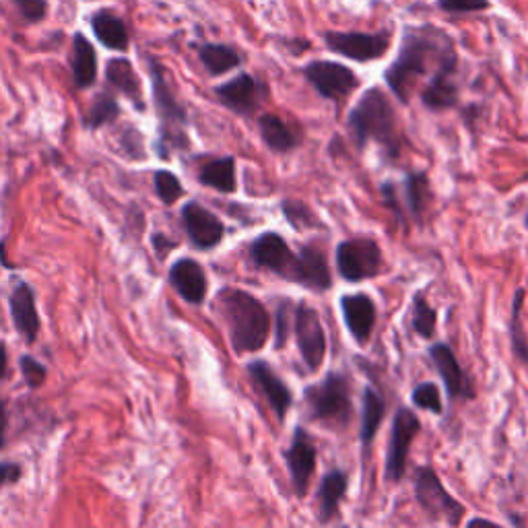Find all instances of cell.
I'll return each instance as SVG.
<instances>
[{
  "label": "cell",
  "mask_w": 528,
  "mask_h": 528,
  "mask_svg": "<svg viewBox=\"0 0 528 528\" xmlns=\"http://www.w3.org/2000/svg\"><path fill=\"white\" fill-rule=\"evenodd\" d=\"M419 432H421V419L409 407L396 409L390 425V438L386 450V465H384L386 481L401 483L405 479L409 452Z\"/></svg>",
  "instance_id": "9c48e42d"
},
{
  "label": "cell",
  "mask_w": 528,
  "mask_h": 528,
  "mask_svg": "<svg viewBox=\"0 0 528 528\" xmlns=\"http://www.w3.org/2000/svg\"><path fill=\"white\" fill-rule=\"evenodd\" d=\"M403 211L407 209L409 217L417 223H423L429 203H432V188H429V178L425 172H411L403 180V188L399 192Z\"/></svg>",
  "instance_id": "d4e9b609"
},
{
  "label": "cell",
  "mask_w": 528,
  "mask_h": 528,
  "mask_svg": "<svg viewBox=\"0 0 528 528\" xmlns=\"http://www.w3.org/2000/svg\"><path fill=\"white\" fill-rule=\"evenodd\" d=\"M458 54H450L440 62L432 79L421 91V104L429 112H446L458 104Z\"/></svg>",
  "instance_id": "5bb4252c"
},
{
  "label": "cell",
  "mask_w": 528,
  "mask_h": 528,
  "mask_svg": "<svg viewBox=\"0 0 528 528\" xmlns=\"http://www.w3.org/2000/svg\"><path fill=\"white\" fill-rule=\"evenodd\" d=\"M180 215L188 240L196 250H213L215 246L221 244L225 236V225L215 213H211L203 205L190 201L182 207Z\"/></svg>",
  "instance_id": "e0dca14e"
},
{
  "label": "cell",
  "mask_w": 528,
  "mask_h": 528,
  "mask_svg": "<svg viewBox=\"0 0 528 528\" xmlns=\"http://www.w3.org/2000/svg\"><path fill=\"white\" fill-rule=\"evenodd\" d=\"M454 52L452 38L436 25H407L399 54L386 69L384 81L392 95L407 106L417 79L429 73V66L440 64Z\"/></svg>",
  "instance_id": "6da1fadb"
},
{
  "label": "cell",
  "mask_w": 528,
  "mask_h": 528,
  "mask_svg": "<svg viewBox=\"0 0 528 528\" xmlns=\"http://www.w3.org/2000/svg\"><path fill=\"white\" fill-rule=\"evenodd\" d=\"M384 269L380 244L372 238H351L337 246V271L347 283L378 277Z\"/></svg>",
  "instance_id": "30bf717a"
},
{
  "label": "cell",
  "mask_w": 528,
  "mask_h": 528,
  "mask_svg": "<svg viewBox=\"0 0 528 528\" xmlns=\"http://www.w3.org/2000/svg\"><path fill=\"white\" fill-rule=\"evenodd\" d=\"M260 139L273 153L285 155L302 145V135L279 114H262L258 116Z\"/></svg>",
  "instance_id": "7402d4cb"
},
{
  "label": "cell",
  "mask_w": 528,
  "mask_h": 528,
  "mask_svg": "<svg viewBox=\"0 0 528 528\" xmlns=\"http://www.w3.org/2000/svg\"><path fill=\"white\" fill-rule=\"evenodd\" d=\"M347 126L359 151L366 149L370 143H376L390 155V159L401 155L403 135L399 116H396L392 102L380 87H370L361 93L357 104L349 112Z\"/></svg>",
  "instance_id": "7a4b0ae2"
},
{
  "label": "cell",
  "mask_w": 528,
  "mask_h": 528,
  "mask_svg": "<svg viewBox=\"0 0 528 528\" xmlns=\"http://www.w3.org/2000/svg\"><path fill=\"white\" fill-rule=\"evenodd\" d=\"M91 29L95 33L97 42L102 44L108 50H116V52H124L130 46V36H128V29L126 23L114 15L112 11H97L91 17Z\"/></svg>",
  "instance_id": "83f0119b"
},
{
  "label": "cell",
  "mask_w": 528,
  "mask_h": 528,
  "mask_svg": "<svg viewBox=\"0 0 528 528\" xmlns=\"http://www.w3.org/2000/svg\"><path fill=\"white\" fill-rule=\"evenodd\" d=\"M436 9L448 15H471L491 9L489 0H436Z\"/></svg>",
  "instance_id": "74e56055"
},
{
  "label": "cell",
  "mask_w": 528,
  "mask_h": 528,
  "mask_svg": "<svg viewBox=\"0 0 528 528\" xmlns=\"http://www.w3.org/2000/svg\"><path fill=\"white\" fill-rule=\"evenodd\" d=\"M304 399L314 421L330 427H347L353 419L351 382L343 372H328L318 384H310L304 390Z\"/></svg>",
  "instance_id": "277c9868"
},
{
  "label": "cell",
  "mask_w": 528,
  "mask_h": 528,
  "mask_svg": "<svg viewBox=\"0 0 528 528\" xmlns=\"http://www.w3.org/2000/svg\"><path fill=\"white\" fill-rule=\"evenodd\" d=\"M341 312L351 337L359 345H366L372 339L378 316L372 297L368 293H347L341 297Z\"/></svg>",
  "instance_id": "d6986e66"
},
{
  "label": "cell",
  "mask_w": 528,
  "mask_h": 528,
  "mask_svg": "<svg viewBox=\"0 0 528 528\" xmlns=\"http://www.w3.org/2000/svg\"><path fill=\"white\" fill-rule=\"evenodd\" d=\"M411 401L417 409L429 411L434 415L444 413V403H442V392L436 382H421L413 388L411 392Z\"/></svg>",
  "instance_id": "d590c367"
},
{
  "label": "cell",
  "mask_w": 528,
  "mask_h": 528,
  "mask_svg": "<svg viewBox=\"0 0 528 528\" xmlns=\"http://www.w3.org/2000/svg\"><path fill=\"white\" fill-rule=\"evenodd\" d=\"M106 79L108 83L118 89L122 95H126L130 102H135L139 110H145V102H143V87H141V79L135 71V66H132L130 60L126 58H112L106 66Z\"/></svg>",
  "instance_id": "4316f807"
},
{
  "label": "cell",
  "mask_w": 528,
  "mask_h": 528,
  "mask_svg": "<svg viewBox=\"0 0 528 528\" xmlns=\"http://www.w3.org/2000/svg\"><path fill=\"white\" fill-rule=\"evenodd\" d=\"M217 302L229 330L231 347L238 355L256 353L267 347L273 333V320L258 297L244 289L225 287L219 291Z\"/></svg>",
  "instance_id": "3957f363"
},
{
  "label": "cell",
  "mask_w": 528,
  "mask_h": 528,
  "mask_svg": "<svg viewBox=\"0 0 528 528\" xmlns=\"http://www.w3.org/2000/svg\"><path fill=\"white\" fill-rule=\"evenodd\" d=\"M322 42L328 52L366 64L386 56L392 46V31H324Z\"/></svg>",
  "instance_id": "ba28073f"
},
{
  "label": "cell",
  "mask_w": 528,
  "mask_h": 528,
  "mask_svg": "<svg viewBox=\"0 0 528 528\" xmlns=\"http://www.w3.org/2000/svg\"><path fill=\"white\" fill-rule=\"evenodd\" d=\"M11 3L15 5L19 17L29 25L44 21L48 15V0H11Z\"/></svg>",
  "instance_id": "f35d334b"
},
{
  "label": "cell",
  "mask_w": 528,
  "mask_h": 528,
  "mask_svg": "<svg viewBox=\"0 0 528 528\" xmlns=\"http://www.w3.org/2000/svg\"><path fill=\"white\" fill-rule=\"evenodd\" d=\"M302 73L320 97L335 104H343L361 85V79L349 66L337 60H312L304 66Z\"/></svg>",
  "instance_id": "8fae6325"
},
{
  "label": "cell",
  "mask_w": 528,
  "mask_h": 528,
  "mask_svg": "<svg viewBox=\"0 0 528 528\" xmlns=\"http://www.w3.org/2000/svg\"><path fill=\"white\" fill-rule=\"evenodd\" d=\"M147 64H149L155 108H157L159 122H161V141L165 145H174L178 149L188 147L186 110L178 102V97L174 95L170 81H168V77H165V69L161 66V62L155 56H147Z\"/></svg>",
  "instance_id": "5b68a950"
},
{
  "label": "cell",
  "mask_w": 528,
  "mask_h": 528,
  "mask_svg": "<svg viewBox=\"0 0 528 528\" xmlns=\"http://www.w3.org/2000/svg\"><path fill=\"white\" fill-rule=\"evenodd\" d=\"M411 326L421 339H434L436 326H438V312L427 304L425 295L417 293L413 297V310H411Z\"/></svg>",
  "instance_id": "d6a6232c"
},
{
  "label": "cell",
  "mask_w": 528,
  "mask_h": 528,
  "mask_svg": "<svg viewBox=\"0 0 528 528\" xmlns=\"http://www.w3.org/2000/svg\"><path fill=\"white\" fill-rule=\"evenodd\" d=\"M153 244H155V248H157L159 256H163V246H165V248H168V252H170V250H172V248L176 246L174 242H170L168 238H163V236H155V238H153Z\"/></svg>",
  "instance_id": "bcb514c9"
},
{
  "label": "cell",
  "mask_w": 528,
  "mask_h": 528,
  "mask_svg": "<svg viewBox=\"0 0 528 528\" xmlns=\"http://www.w3.org/2000/svg\"><path fill=\"white\" fill-rule=\"evenodd\" d=\"M21 374H23L25 382L31 388H38V386H42L46 382L48 370L42 366V363L38 359H33L29 355H23L21 357Z\"/></svg>",
  "instance_id": "60d3db41"
},
{
  "label": "cell",
  "mask_w": 528,
  "mask_h": 528,
  "mask_svg": "<svg viewBox=\"0 0 528 528\" xmlns=\"http://www.w3.org/2000/svg\"><path fill=\"white\" fill-rule=\"evenodd\" d=\"M386 415V401L384 396L374 388V386H366L363 388V396H361V425H359V440L363 444V448H368L378 429L384 421Z\"/></svg>",
  "instance_id": "484cf974"
},
{
  "label": "cell",
  "mask_w": 528,
  "mask_h": 528,
  "mask_svg": "<svg viewBox=\"0 0 528 528\" xmlns=\"http://www.w3.org/2000/svg\"><path fill=\"white\" fill-rule=\"evenodd\" d=\"M170 283L178 291L182 300L188 304H203L209 283H207V273L205 269L192 258H180L172 264L170 269Z\"/></svg>",
  "instance_id": "ffe728a7"
},
{
  "label": "cell",
  "mask_w": 528,
  "mask_h": 528,
  "mask_svg": "<svg viewBox=\"0 0 528 528\" xmlns=\"http://www.w3.org/2000/svg\"><path fill=\"white\" fill-rule=\"evenodd\" d=\"M155 192L165 205H174L178 198L184 196V186L180 184L176 174L168 170H159L155 174Z\"/></svg>",
  "instance_id": "8d00e7d4"
},
{
  "label": "cell",
  "mask_w": 528,
  "mask_h": 528,
  "mask_svg": "<svg viewBox=\"0 0 528 528\" xmlns=\"http://www.w3.org/2000/svg\"><path fill=\"white\" fill-rule=\"evenodd\" d=\"M21 479V467L17 462H0V489Z\"/></svg>",
  "instance_id": "7bdbcfd3"
},
{
  "label": "cell",
  "mask_w": 528,
  "mask_h": 528,
  "mask_svg": "<svg viewBox=\"0 0 528 528\" xmlns=\"http://www.w3.org/2000/svg\"><path fill=\"white\" fill-rule=\"evenodd\" d=\"M198 182L223 194L236 192L238 190L236 159L231 155H225V157L207 161L201 168V172H198Z\"/></svg>",
  "instance_id": "f1b7e54d"
},
{
  "label": "cell",
  "mask_w": 528,
  "mask_h": 528,
  "mask_svg": "<svg viewBox=\"0 0 528 528\" xmlns=\"http://www.w3.org/2000/svg\"><path fill=\"white\" fill-rule=\"evenodd\" d=\"M118 114H120V106L116 102V97L112 93H102L93 102V106L85 118V126L87 128L106 126V124L114 122L118 118Z\"/></svg>",
  "instance_id": "e575fe53"
},
{
  "label": "cell",
  "mask_w": 528,
  "mask_h": 528,
  "mask_svg": "<svg viewBox=\"0 0 528 528\" xmlns=\"http://www.w3.org/2000/svg\"><path fill=\"white\" fill-rule=\"evenodd\" d=\"M293 330L304 366L310 374H316L326 357V330L322 326L320 314L308 302H300L293 312Z\"/></svg>",
  "instance_id": "7c38bea8"
},
{
  "label": "cell",
  "mask_w": 528,
  "mask_h": 528,
  "mask_svg": "<svg viewBox=\"0 0 528 528\" xmlns=\"http://www.w3.org/2000/svg\"><path fill=\"white\" fill-rule=\"evenodd\" d=\"M300 256H302V287L312 289L316 293L328 291L333 287V273H330L326 252L320 246L308 244L300 250Z\"/></svg>",
  "instance_id": "603a6c76"
},
{
  "label": "cell",
  "mask_w": 528,
  "mask_h": 528,
  "mask_svg": "<svg viewBox=\"0 0 528 528\" xmlns=\"http://www.w3.org/2000/svg\"><path fill=\"white\" fill-rule=\"evenodd\" d=\"M415 498L429 520L446 522L448 526H458L467 514V508L448 493L442 479L432 467H417L413 475Z\"/></svg>",
  "instance_id": "8992f818"
},
{
  "label": "cell",
  "mask_w": 528,
  "mask_h": 528,
  "mask_svg": "<svg viewBox=\"0 0 528 528\" xmlns=\"http://www.w3.org/2000/svg\"><path fill=\"white\" fill-rule=\"evenodd\" d=\"M246 372H248L252 386L264 396V399H267V403L273 409V413L277 415V419L283 421L287 411L293 405L291 388L281 380V376L264 359L250 361L246 366Z\"/></svg>",
  "instance_id": "ac0fdd59"
},
{
  "label": "cell",
  "mask_w": 528,
  "mask_h": 528,
  "mask_svg": "<svg viewBox=\"0 0 528 528\" xmlns=\"http://www.w3.org/2000/svg\"><path fill=\"white\" fill-rule=\"evenodd\" d=\"M429 359H432L436 372L442 378V384L448 392V399L454 401H471L475 399V390L471 386V380L467 376V372L462 370V366L458 363V357L454 353V349L448 343H434L432 347L427 349Z\"/></svg>",
  "instance_id": "2e32d148"
},
{
  "label": "cell",
  "mask_w": 528,
  "mask_h": 528,
  "mask_svg": "<svg viewBox=\"0 0 528 528\" xmlns=\"http://www.w3.org/2000/svg\"><path fill=\"white\" fill-rule=\"evenodd\" d=\"M347 489H349V477L343 469H333L322 477L320 487H318V502H320L318 518H320V522L326 524L339 514L341 504L347 495Z\"/></svg>",
  "instance_id": "cb8c5ba5"
},
{
  "label": "cell",
  "mask_w": 528,
  "mask_h": 528,
  "mask_svg": "<svg viewBox=\"0 0 528 528\" xmlns=\"http://www.w3.org/2000/svg\"><path fill=\"white\" fill-rule=\"evenodd\" d=\"M73 79L79 89H87L97 79V54L93 44L83 36V33H75L73 38Z\"/></svg>",
  "instance_id": "4dcf8cb0"
},
{
  "label": "cell",
  "mask_w": 528,
  "mask_h": 528,
  "mask_svg": "<svg viewBox=\"0 0 528 528\" xmlns=\"http://www.w3.org/2000/svg\"><path fill=\"white\" fill-rule=\"evenodd\" d=\"M264 93H267V87H264L250 73H240L238 77L215 87V95L219 99V104L225 106L229 112H234L244 118H250L256 114Z\"/></svg>",
  "instance_id": "9a60e30c"
},
{
  "label": "cell",
  "mask_w": 528,
  "mask_h": 528,
  "mask_svg": "<svg viewBox=\"0 0 528 528\" xmlns=\"http://www.w3.org/2000/svg\"><path fill=\"white\" fill-rule=\"evenodd\" d=\"M250 260L256 269L269 271L283 281L302 285V256L293 252L277 231H264L250 244Z\"/></svg>",
  "instance_id": "52a82bcc"
},
{
  "label": "cell",
  "mask_w": 528,
  "mask_h": 528,
  "mask_svg": "<svg viewBox=\"0 0 528 528\" xmlns=\"http://www.w3.org/2000/svg\"><path fill=\"white\" fill-rule=\"evenodd\" d=\"M281 211H283L287 223L295 231H306V229H320V227H324L322 221L316 217V213L304 201H297V198H283Z\"/></svg>",
  "instance_id": "836d02e7"
},
{
  "label": "cell",
  "mask_w": 528,
  "mask_h": 528,
  "mask_svg": "<svg viewBox=\"0 0 528 528\" xmlns=\"http://www.w3.org/2000/svg\"><path fill=\"white\" fill-rule=\"evenodd\" d=\"M7 427H9V415H7V405L0 399V450L5 448L7 442Z\"/></svg>",
  "instance_id": "ee69618b"
},
{
  "label": "cell",
  "mask_w": 528,
  "mask_h": 528,
  "mask_svg": "<svg viewBox=\"0 0 528 528\" xmlns=\"http://www.w3.org/2000/svg\"><path fill=\"white\" fill-rule=\"evenodd\" d=\"M289 308L291 302L283 300L279 302L275 310V322H273V335H275V349H283L289 339Z\"/></svg>",
  "instance_id": "ab89813d"
},
{
  "label": "cell",
  "mask_w": 528,
  "mask_h": 528,
  "mask_svg": "<svg viewBox=\"0 0 528 528\" xmlns=\"http://www.w3.org/2000/svg\"><path fill=\"white\" fill-rule=\"evenodd\" d=\"M524 300H526V289L520 287L514 293V300H512V312H510V320H508V330H510V343H512V351L514 357L528 366V337H526V330L522 324V308H524Z\"/></svg>",
  "instance_id": "1f68e13d"
},
{
  "label": "cell",
  "mask_w": 528,
  "mask_h": 528,
  "mask_svg": "<svg viewBox=\"0 0 528 528\" xmlns=\"http://www.w3.org/2000/svg\"><path fill=\"white\" fill-rule=\"evenodd\" d=\"M9 372V357H7V347L0 341V380H3Z\"/></svg>",
  "instance_id": "f6af8a7d"
},
{
  "label": "cell",
  "mask_w": 528,
  "mask_h": 528,
  "mask_svg": "<svg viewBox=\"0 0 528 528\" xmlns=\"http://www.w3.org/2000/svg\"><path fill=\"white\" fill-rule=\"evenodd\" d=\"M198 58H201L205 71L211 77L227 75L231 71L240 69V66L244 64V56L236 48H231L227 44L207 42L203 46H198Z\"/></svg>",
  "instance_id": "f546056e"
},
{
  "label": "cell",
  "mask_w": 528,
  "mask_h": 528,
  "mask_svg": "<svg viewBox=\"0 0 528 528\" xmlns=\"http://www.w3.org/2000/svg\"><path fill=\"white\" fill-rule=\"evenodd\" d=\"M380 192H382L386 207L394 213V217H399L401 221H405V211H403V203H401V196H399V188L394 186V182H384Z\"/></svg>",
  "instance_id": "b9f144b4"
},
{
  "label": "cell",
  "mask_w": 528,
  "mask_h": 528,
  "mask_svg": "<svg viewBox=\"0 0 528 528\" xmlns=\"http://www.w3.org/2000/svg\"><path fill=\"white\" fill-rule=\"evenodd\" d=\"M11 314L19 333L27 343H33L40 333V314L36 306V293L33 289L19 281L11 293Z\"/></svg>",
  "instance_id": "44dd1931"
},
{
  "label": "cell",
  "mask_w": 528,
  "mask_h": 528,
  "mask_svg": "<svg viewBox=\"0 0 528 528\" xmlns=\"http://www.w3.org/2000/svg\"><path fill=\"white\" fill-rule=\"evenodd\" d=\"M285 460H287V471H289L295 495L297 498H306L310 481L316 473L318 452H316L310 432L304 425H297L293 429L289 448L285 450Z\"/></svg>",
  "instance_id": "4fadbf2b"
}]
</instances>
